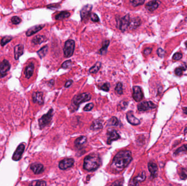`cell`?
Masks as SVG:
<instances>
[{"label":"cell","instance_id":"1","mask_svg":"<svg viewBox=\"0 0 187 186\" xmlns=\"http://www.w3.org/2000/svg\"><path fill=\"white\" fill-rule=\"evenodd\" d=\"M132 160L131 152L129 151H121L114 156L111 164V168L115 172H121L128 166Z\"/></svg>","mask_w":187,"mask_h":186},{"label":"cell","instance_id":"2","mask_svg":"<svg viewBox=\"0 0 187 186\" xmlns=\"http://www.w3.org/2000/svg\"><path fill=\"white\" fill-rule=\"evenodd\" d=\"M101 158L98 155H89L84 160V169L88 172L94 171L101 166Z\"/></svg>","mask_w":187,"mask_h":186},{"label":"cell","instance_id":"3","mask_svg":"<svg viewBox=\"0 0 187 186\" xmlns=\"http://www.w3.org/2000/svg\"><path fill=\"white\" fill-rule=\"evenodd\" d=\"M92 96L89 93H83L75 96L72 100V106H76L78 109L79 104L83 102H86L90 100Z\"/></svg>","mask_w":187,"mask_h":186},{"label":"cell","instance_id":"4","mask_svg":"<svg viewBox=\"0 0 187 186\" xmlns=\"http://www.w3.org/2000/svg\"><path fill=\"white\" fill-rule=\"evenodd\" d=\"M53 116V109H50L49 112L46 114L43 115V116L39 119L38 123L40 129H43L46 126L48 125L52 121Z\"/></svg>","mask_w":187,"mask_h":186},{"label":"cell","instance_id":"5","mask_svg":"<svg viewBox=\"0 0 187 186\" xmlns=\"http://www.w3.org/2000/svg\"><path fill=\"white\" fill-rule=\"evenodd\" d=\"M75 41L72 39L67 40L65 43L63 48V53L64 56L66 58H69L72 56L75 50Z\"/></svg>","mask_w":187,"mask_h":186},{"label":"cell","instance_id":"6","mask_svg":"<svg viewBox=\"0 0 187 186\" xmlns=\"http://www.w3.org/2000/svg\"><path fill=\"white\" fill-rule=\"evenodd\" d=\"M92 6L91 5H87L84 6L81 11V17L82 21L86 22L89 19V17L91 15V12L92 10Z\"/></svg>","mask_w":187,"mask_h":186},{"label":"cell","instance_id":"7","mask_svg":"<svg viewBox=\"0 0 187 186\" xmlns=\"http://www.w3.org/2000/svg\"><path fill=\"white\" fill-rule=\"evenodd\" d=\"M11 68V65L8 61L3 60L0 63V78L5 77Z\"/></svg>","mask_w":187,"mask_h":186},{"label":"cell","instance_id":"8","mask_svg":"<svg viewBox=\"0 0 187 186\" xmlns=\"http://www.w3.org/2000/svg\"><path fill=\"white\" fill-rule=\"evenodd\" d=\"M156 108V105L152 102L144 101L140 103L137 106V108L140 112H146L150 109H155Z\"/></svg>","mask_w":187,"mask_h":186},{"label":"cell","instance_id":"9","mask_svg":"<svg viewBox=\"0 0 187 186\" xmlns=\"http://www.w3.org/2000/svg\"><path fill=\"white\" fill-rule=\"evenodd\" d=\"M107 135L108 137L107 143L108 145L111 144L113 141L117 140L120 138V135L115 129H110L108 130L107 132Z\"/></svg>","mask_w":187,"mask_h":186},{"label":"cell","instance_id":"10","mask_svg":"<svg viewBox=\"0 0 187 186\" xmlns=\"http://www.w3.org/2000/svg\"><path fill=\"white\" fill-rule=\"evenodd\" d=\"M129 23L130 15L129 14H127L123 17H121V19H119V29L122 32L125 31L129 26Z\"/></svg>","mask_w":187,"mask_h":186},{"label":"cell","instance_id":"11","mask_svg":"<svg viewBox=\"0 0 187 186\" xmlns=\"http://www.w3.org/2000/svg\"><path fill=\"white\" fill-rule=\"evenodd\" d=\"M74 159L72 158H66L61 160L59 164V167L61 170H66L73 166Z\"/></svg>","mask_w":187,"mask_h":186},{"label":"cell","instance_id":"12","mask_svg":"<svg viewBox=\"0 0 187 186\" xmlns=\"http://www.w3.org/2000/svg\"><path fill=\"white\" fill-rule=\"evenodd\" d=\"M25 145L24 143L20 144L17 149H16L12 157V159L15 161H19L22 157L24 151L25 150Z\"/></svg>","mask_w":187,"mask_h":186},{"label":"cell","instance_id":"13","mask_svg":"<svg viewBox=\"0 0 187 186\" xmlns=\"http://www.w3.org/2000/svg\"><path fill=\"white\" fill-rule=\"evenodd\" d=\"M133 97L136 102H140L143 99V94L140 87L134 86L133 87Z\"/></svg>","mask_w":187,"mask_h":186},{"label":"cell","instance_id":"14","mask_svg":"<svg viewBox=\"0 0 187 186\" xmlns=\"http://www.w3.org/2000/svg\"><path fill=\"white\" fill-rule=\"evenodd\" d=\"M148 168L150 172V177L152 178H156L158 172L157 165L153 162H150L148 164Z\"/></svg>","mask_w":187,"mask_h":186},{"label":"cell","instance_id":"15","mask_svg":"<svg viewBox=\"0 0 187 186\" xmlns=\"http://www.w3.org/2000/svg\"><path fill=\"white\" fill-rule=\"evenodd\" d=\"M127 121L133 125L136 126L140 124V121L134 115V113L132 111H129L127 112Z\"/></svg>","mask_w":187,"mask_h":186},{"label":"cell","instance_id":"16","mask_svg":"<svg viewBox=\"0 0 187 186\" xmlns=\"http://www.w3.org/2000/svg\"><path fill=\"white\" fill-rule=\"evenodd\" d=\"M32 99L34 103H38L40 105H42L44 103L43 93L41 92H35L32 95Z\"/></svg>","mask_w":187,"mask_h":186},{"label":"cell","instance_id":"17","mask_svg":"<svg viewBox=\"0 0 187 186\" xmlns=\"http://www.w3.org/2000/svg\"><path fill=\"white\" fill-rule=\"evenodd\" d=\"M30 169L35 174H40L44 172V166L42 164L37 163L32 164L30 166Z\"/></svg>","mask_w":187,"mask_h":186},{"label":"cell","instance_id":"18","mask_svg":"<svg viewBox=\"0 0 187 186\" xmlns=\"http://www.w3.org/2000/svg\"><path fill=\"white\" fill-rule=\"evenodd\" d=\"M141 19L139 17H134L130 21L129 29L131 30H134L138 28L141 25Z\"/></svg>","mask_w":187,"mask_h":186},{"label":"cell","instance_id":"19","mask_svg":"<svg viewBox=\"0 0 187 186\" xmlns=\"http://www.w3.org/2000/svg\"><path fill=\"white\" fill-rule=\"evenodd\" d=\"M24 46L23 44H19L15 46L14 49L15 52V58L16 60H18L19 57L23 54L24 53Z\"/></svg>","mask_w":187,"mask_h":186},{"label":"cell","instance_id":"20","mask_svg":"<svg viewBox=\"0 0 187 186\" xmlns=\"http://www.w3.org/2000/svg\"><path fill=\"white\" fill-rule=\"evenodd\" d=\"M44 25H36V26L32 27L31 28L29 29L26 32V34L27 37L31 36L32 35L35 34L38 31H40L44 27Z\"/></svg>","mask_w":187,"mask_h":186},{"label":"cell","instance_id":"21","mask_svg":"<svg viewBox=\"0 0 187 186\" xmlns=\"http://www.w3.org/2000/svg\"><path fill=\"white\" fill-rule=\"evenodd\" d=\"M34 65L33 63H30L28 66L25 68L24 71V74L27 79H30L34 71Z\"/></svg>","mask_w":187,"mask_h":186},{"label":"cell","instance_id":"22","mask_svg":"<svg viewBox=\"0 0 187 186\" xmlns=\"http://www.w3.org/2000/svg\"><path fill=\"white\" fill-rule=\"evenodd\" d=\"M159 7V2L158 1L154 0L150 1L147 3L146 5V8L148 11H154L156 9L158 8Z\"/></svg>","mask_w":187,"mask_h":186},{"label":"cell","instance_id":"23","mask_svg":"<svg viewBox=\"0 0 187 186\" xmlns=\"http://www.w3.org/2000/svg\"><path fill=\"white\" fill-rule=\"evenodd\" d=\"M146 173L145 172H143L140 174H139L137 176H136L135 178H134L133 181V185H137L138 183L144 181L146 180Z\"/></svg>","mask_w":187,"mask_h":186},{"label":"cell","instance_id":"24","mask_svg":"<svg viewBox=\"0 0 187 186\" xmlns=\"http://www.w3.org/2000/svg\"><path fill=\"white\" fill-rule=\"evenodd\" d=\"M47 38L46 36L42 35H38L35 36L32 40V43L35 45L40 44L46 41Z\"/></svg>","mask_w":187,"mask_h":186},{"label":"cell","instance_id":"25","mask_svg":"<svg viewBox=\"0 0 187 186\" xmlns=\"http://www.w3.org/2000/svg\"><path fill=\"white\" fill-rule=\"evenodd\" d=\"M103 128L102 123L101 121L95 120L92 122V125L90 126V129L92 131H96L98 129H102Z\"/></svg>","mask_w":187,"mask_h":186},{"label":"cell","instance_id":"26","mask_svg":"<svg viewBox=\"0 0 187 186\" xmlns=\"http://www.w3.org/2000/svg\"><path fill=\"white\" fill-rule=\"evenodd\" d=\"M87 140V138L85 136H81L77 138L75 141V146L77 147H79L85 143Z\"/></svg>","mask_w":187,"mask_h":186},{"label":"cell","instance_id":"27","mask_svg":"<svg viewBox=\"0 0 187 186\" xmlns=\"http://www.w3.org/2000/svg\"><path fill=\"white\" fill-rule=\"evenodd\" d=\"M70 13L66 11H61L58 14L55 16V19L56 20H63L66 18H68L70 16Z\"/></svg>","mask_w":187,"mask_h":186},{"label":"cell","instance_id":"28","mask_svg":"<svg viewBox=\"0 0 187 186\" xmlns=\"http://www.w3.org/2000/svg\"><path fill=\"white\" fill-rule=\"evenodd\" d=\"M109 40H104L102 42V46L100 49V50L99 51V54L101 55L106 54L107 52V48H108V46H109Z\"/></svg>","mask_w":187,"mask_h":186},{"label":"cell","instance_id":"29","mask_svg":"<svg viewBox=\"0 0 187 186\" xmlns=\"http://www.w3.org/2000/svg\"><path fill=\"white\" fill-rule=\"evenodd\" d=\"M48 46H44L42 47L40 50H39L37 52V54L40 58H42L43 57H44L46 55L47 53L48 52Z\"/></svg>","mask_w":187,"mask_h":186},{"label":"cell","instance_id":"30","mask_svg":"<svg viewBox=\"0 0 187 186\" xmlns=\"http://www.w3.org/2000/svg\"><path fill=\"white\" fill-rule=\"evenodd\" d=\"M187 154V144L184 145L183 146H181L179 149H177L175 152L174 153V155H179L180 154Z\"/></svg>","mask_w":187,"mask_h":186},{"label":"cell","instance_id":"31","mask_svg":"<svg viewBox=\"0 0 187 186\" xmlns=\"http://www.w3.org/2000/svg\"><path fill=\"white\" fill-rule=\"evenodd\" d=\"M101 63L100 62H98L95 63L94 66L89 69V72L90 73H96L100 70L101 68Z\"/></svg>","mask_w":187,"mask_h":186},{"label":"cell","instance_id":"32","mask_svg":"<svg viewBox=\"0 0 187 186\" xmlns=\"http://www.w3.org/2000/svg\"><path fill=\"white\" fill-rule=\"evenodd\" d=\"M119 121L118 118L115 117V116H113L112 118H111L108 121L107 125L108 126H117L119 125Z\"/></svg>","mask_w":187,"mask_h":186},{"label":"cell","instance_id":"33","mask_svg":"<svg viewBox=\"0 0 187 186\" xmlns=\"http://www.w3.org/2000/svg\"><path fill=\"white\" fill-rule=\"evenodd\" d=\"M187 68V66H181L176 69L175 71L176 75L177 76H181L183 74V72Z\"/></svg>","mask_w":187,"mask_h":186},{"label":"cell","instance_id":"34","mask_svg":"<svg viewBox=\"0 0 187 186\" xmlns=\"http://www.w3.org/2000/svg\"><path fill=\"white\" fill-rule=\"evenodd\" d=\"M29 185L32 186H46L47 183L46 181H34L30 183Z\"/></svg>","mask_w":187,"mask_h":186},{"label":"cell","instance_id":"35","mask_svg":"<svg viewBox=\"0 0 187 186\" xmlns=\"http://www.w3.org/2000/svg\"><path fill=\"white\" fill-rule=\"evenodd\" d=\"M12 37L11 36H5L2 39V40L1 41V45L2 46H5L6 45L7 43L9 42L12 39Z\"/></svg>","mask_w":187,"mask_h":186},{"label":"cell","instance_id":"36","mask_svg":"<svg viewBox=\"0 0 187 186\" xmlns=\"http://www.w3.org/2000/svg\"><path fill=\"white\" fill-rule=\"evenodd\" d=\"M179 177L182 180H185L187 178V169L182 168L179 173Z\"/></svg>","mask_w":187,"mask_h":186},{"label":"cell","instance_id":"37","mask_svg":"<svg viewBox=\"0 0 187 186\" xmlns=\"http://www.w3.org/2000/svg\"><path fill=\"white\" fill-rule=\"evenodd\" d=\"M115 91L118 95H122L123 93V85L121 83H118L115 88Z\"/></svg>","mask_w":187,"mask_h":186},{"label":"cell","instance_id":"38","mask_svg":"<svg viewBox=\"0 0 187 186\" xmlns=\"http://www.w3.org/2000/svg\"><path fill=\"white\" fill-rule=\"evenodd\" d=\"M144 2V0H130V3L134 7L140 6L143 5Z\"/></svg>","mask_w":187,"mask_h":186},{"label":"cell","instance_id":"39","mask_svg":"<svg viewBox=\"0 0 187 186\" xmlns=\"http://www.w3.org/2000/svg\"><path fill=\"white\" fill-rule=\"evenodd\" d=\"M71 66H72V61L67 60L62 64L61 67L63 69H67L70 68Z\"/></svg>","mask_w":187,"mask_h":186},{"label":"cell","instance_id":"40","mask_svg":"<svg viewBox=\"0 0 187 186\" xmlns=\"http://www.w3.org/2000/svg\"><path fill=\"white\" fill-rule=\"evenodd\" d=\"M11 21H12V23H13V24H15V25H17V24H20L21 20L20 19L19 17H17V16H15V17H12Z\"/></svg>","mask_w":187,"mask_h":186},{"label":"cell","instance_id":"41","mask_svg":"<svg viewBox=\"0 0 187 186\" xmlns=\"http://www.w3.org/2000/svg\"><path fill=\"white\" fill-rule=\"evenodd\" d=\"M93 107H94V104L93 103H89V104H86L85 107L84 108V111H85V112L90 111V110H92Z\"/></svg>","mask_w":187,"mask_h":186},{"label":"cell","instance_id":"42","mask_svg":"<svg viewBox=\"0 0 187 186\" xmlns=\"http://www.w3.org/2000/svg\"><path fill=\"white\" fill-rule=\"evenodd\" d=\"M119 108L121 110H125L127 106V103L125 101H121L119 104Z\"/></svg>","mask_w":187,"mask_h":186},{"label":"cell","instance_id":"43","mask_svg":"<svg viewBox=\"0 0 187 186\" xmlns=\"http://www.w3.org/2000/svg\"><path fill=\"white\" fill-rule=\"evenodd\" d=\"M109 88H110V85L109 83H105L103 84L102 86H101L100 89L102 90H104L105 91L108 92L109 90Z\"/></svg>","mask_w":187,"mask_h":186},{"label":"cell","instance_id":"44","mask_svg":"<svg viewBox=\"0 0 187 186\" xmlns=\"http://www.w3.org/2000/svg\"><path fill=\"white\" fill-rule=\"evenodd\" d=\"M182 57V54L179 52L176 53L175 54L173 55V59L176 61L179 60H181Z\"/></svg>","mask_w":187,"mask_h":186},{"label":"cell","instance_id":"45","mask_svg":"<svg viewBox=\"0 0 187 186\" xmlns=\"http://www.w3.org/2000/svg\"><path fill=\"white\" fill-rule=\"evenodd\" d=\"M90 17H91V20L93 22H98L99 21V18L98 17V15L94 13L90 15Z\"/></svg>","mask_w":187,"mask_h":186},{"label":"cell","instance_id":"46","mask_svg":"<svg viewBox=\"0 0 187 186\" xmlns=\"http://www.w3.org/2000/svg\"><path fill=\"white\" fill-rule=\"evenodd\" d=\"M157 54L158 55L159 57H163L165 55V52L163 49H161V48H159L157 50Z\"/></svg>","mask_w":187,"mask_h":186},{"label":"cell","instance_id":"47","mask_svg":"<svg viewBox=\"0 0 187 186\" xmlns=\"http://www.w3.org/2000/svg\"><path fill=\"white\" fill-rule=\"evenodd\" d=\"M152 51V48H147L146 49H144V51H143V54H144V55L147 56V55H150Z\"/></svg>","mask_w":187,"mask_h":186},{"label":"cell","instance_id":"48","mask_svg":"<svg viewBox=\"0 0 187 186\" xmlns=\"http://www.w3.org/2000/svg\"><path fill=\"white\" fill-rule=\"evenodd\" d=\"M72 83H73V80H68V81H67L66 83L65 84V87H66V88L67 87H69V86H71V85H72Z\"/></svg>","mask_w":187,"mask_h":186},{"label":"cell","instance_id":"49","mask_svg":"<svg viewBox=\"0 0 187 186\" xmlns=\"http://www.w3.org/2000/svg\"><path fill=\"white\" fill-rule=\"evenodd\" d=\"M58 5H55H55H49V6H47V8L54 10V9H55L58 8Z\"/></svg>","mask_w":187,"mask_h":186},{"label":"cell","instance_id":"50","mask_svg":"<svg viewBox=\"0 0 187 186\" xmlns=\"http://www.w3.org/2000/svg\"><path fill=\"white\" fill-rule=\"evenodd\" d=\"M182 110H183V112H184V114L187 115V107H184V108H182Z\"/></svg>","mask_w":187,"mask_h":186},{"label":"cell","instance_id":"51","mask_svg":"<svg viewBox=\"0 0 187 186\" xmlns=\"http://www.w3.org/2000/svg\"><path fill=\"white\" fill-rule=\"evenodd\" d=\"M184 133H187V128H185V129L184 130Z\"/></svg>","mask_w":187,"mask_h":186},{"label":"cell","instance_id":"52","mask_svg":"<svg viewBox=\"0 0 187 186\" xmlns=\"http://www.w3.org/2000/svg\"><path fill=\"white\" fill-rule=\"evenodd\" d=\"M185 46H186V48H187V42L185 43Z\"/></svg>","mask_w":187,"mask_h":186}]
</instances>
